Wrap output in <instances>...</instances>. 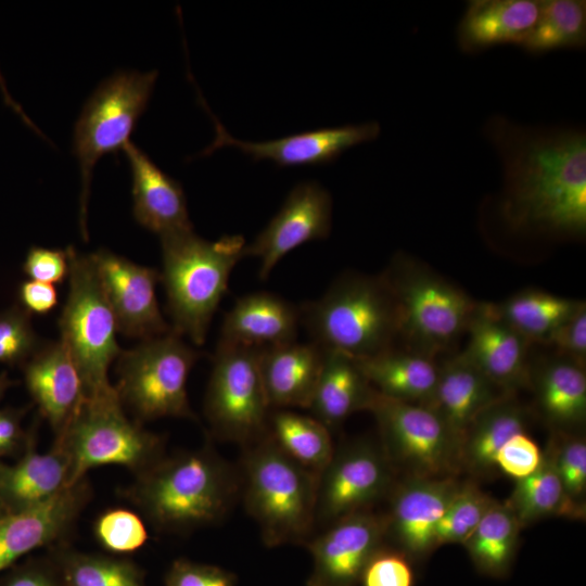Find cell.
<instances>
[{
  "label": "cell",
  "instance_id": "obj_1",
  "mask_svg": "<svg viewBox=\"0 0 586 586\" xmlns=\"http://www.w3.org/2000/svg\"><path fill=\"white\" fill-rule=\"evenodd\" d=\"M504 170L501 212L513 230L582 237L586 230V136L530 128L501 116L485 125Z\"/></svg>",
  "mask_w": 586,
  "mask_h": 586
},
{
  "label": "cell",
  "instance_id": "obj_2",
  "mask_svg": "<svg viewBox=\"0 0 586 586\" xmlns=\"http://www.w3.org/2000/svg\"><path fill=\"white\" fill-rule=\"evenodd\" d=\"M239 491L233 468L212 447L163 456L135 475L123 495L160 532L187 533L215 524Z\"/></svg>",
  "mask_w": 586,
  "mask_h": 586
},
{
  "label": "cell",
  "instance_id": "obj_3",
  "mask_svg": "<svg viewBox=\"0 0 586 586\" xmlns=\"http://www.w3.org/2000/svg\"><path fill=\"white\" fill-rule=\"evenodd\" d=\"M160 271L171 329L195 345L205 342L211 321L228 290L234 266L243 258V235H222L211 241L193 229L160 237Z\"/></svg>",
  "mask_w": 586,
  "mask_h": 586
},
{
  "label": "cell",
  "instance_id": "obj_4",
  "mask_svg": "<svg viewBox=\"0 0 586 586\" xmlns=\"http://www.w3.org/2000/svg\"><path fill=\"white\" fill-rule=\"evenodd\" d=\"M300 310L314 343L354 359L393 347L399 335L396 304L382 276H342Z\"/></svg>",
  "mask_w": 586,
  "mask_h": 586
},
{
  "label": "cell",
  "instance_id": "obj_5",
  "mask_svg": "<svg viewBox=\"0 0 586 586\" xmlns=\"http://www.w3.org/2000/svg\"><path fill=\"white\" fill-rule=\"evenodd\" d=\"M245 447L244 504L265 545L306 544L316 523L319 475L288 457L268 434Z\"/></svg>",
  "mask_w": 586,
  "mask_h": 586
},
{
  "label": "cell",
  "instance_id": "obj_6",
  "mask_svg": "<svg viewBox=\"0 0 586 586\" xmlns=\"http://www.w3.org/2000/svg\"><path fill=\"white\" fill-rule=\"evenodd\" d=\"M68 294L59 319L60 341L75 362L84 398L116 393L109 368L122 349L116 319L91 254L69 246Z\"/></svg>",
  "mask_w": 586,
  "mask_h": 586
},
{
  "label": "cell",
  "instance_id": "obj_7",
  "mask_svg": "<svg viewBox=\"0 0 586 586\" xmlns=\"http://www.w3.org/2000/svg\"><path fill=\"white\" fill-rule=\"evenodd\" d=\"M117 393L82 398L54 443L71 462L69 485L86 479L88 471L114 464L141 473L164 455L162 437L129 419Z\"/></svg>",
  "mask_w": 586,
  "mask_h": 586
},
{
  "label": "cell",
  "instance_id": "obj_8",
  "mask_svg": "<svg viewBox=\"0 0 586 586\" xmlns=\"http://www.w3.org/2000/svg\"><path fill=\"white\" fill-rule=\"evenodd\" d=\"M397 308L408 348L434 357L466 333L477 302L417 262L397 256L381 275Z\"/></svg>",
  "mask_w": 586,
  "mask_h": 586
},
{
  "label": "cell",
  "instance_id": "obj_9",
  "mask_svg": "<svg viewBox=\"0 0 586 586\" xmlns=\"http://www.w3.org/2000/svg\"><path fill=\"white\" fill-rule=\"evenodd\" d=\"M201 354L173 329L142 340L117 357L114 385L124 408L139 422L160 418L194 419L187 382Z\"/></svg>",
  "mask_w": 586,
  "mask_h": 586
},
{
  "label": "cell",
  "instance_id": "obj_10",
  "mask_svg": "<svg viewBox=\"0 0 586 586\" xmlns=\"http://www.w3.org/2000/svg\"><path fill=\"white\" fill-rule=\"evenodd\" d=\"M156 78V71H119L111 75L93 90L76 120L73 146L80 169L79 221L85 239L94 165L103 155L123 150L129 142L148 106Z\"/></svg>",
  "mask_w": 586,
  "mask_h": 586
},
{
  "label": "cell",
  "instance_id": "obj_11",
  "mask_svg": "<svg viewBox=\"0 0 586 586\" xmlns=\"http://www.w3.org/2000/svg\"><path fill=\"white\" fill-rule=\"evenodd\" d=\"M367 410L377 420L381 448L405 477H457L461 441L429 407L386 397L375 390Z\"/></svg>",
  "mask_w": 586,
  "mask_h": 586
},
{
  "label": "cell",
  "instance_id": "obj_12",
  "mask_svg": "<svg viewBox=\"0 0 586 586\" xmlns=\"http://www.w3.org/2000/svg\"><path fill=\"white\" fill-rule=\"evenodd\" d=\"M260 349L217 345L204 412L219 438L249 446L267 435L270 407L260 375Z\"/></svg>",
  "mask_w": 586,
  "mask_h": 586
},
{
  "label": "cell",
  "instance_id": "obj_13",
  "mask_svg": "<svg viewBox=\"0 0 586 586\" xmlns=\"http://www.w3.org/2000/svg\"><path fill=\"white\" fill-rule=\"evenodd\" d=\"M395 472L381 446L359 441L334 450L318 476L316 522H334L370 508L394 485Z\"/></svg>",
  "mask_w": 586,
  "mask_h": 586
},
{
  "label": "cell",
  "instance_id": "obj_14",
  "mask_svg": "<svg viewBox=\"0 0 586 586\" xmlns=\"http://www.w3.org/2000/svg\"><path fill=\"white\" fill-rule=\"evenodd\" d=\"M461 483L457 477H404L390 494V508L382 515L385 539L412 562L435 548V534Z\"/></svg>",
  "mask_w": 586,
  "mask_h": 586
},
{
  "label": "cell",
  "instance_id": "obj_15",
  "mask_svg": "<svg viewBox=\"0 0 586 586\" xmlns=\"http://www.w3.org/2000/svg\"><path fill=\"white\" fill-rule=\"evenodd\" d=\"M332 225V198L314 180L297 183L267 226L246 244L244 256L260 260L258 276L267 279L276 265L304 243L326 239Z\"/></svg>",
  "mask_w": 586,
  "mask_h": 586
},
{
  "label": "cell",
  "instance_id": "obj_16",
  "mask_svg": "<svg viewBox=\"0 0 586 586\" xmlns=\"http://www.w3.org/2000/svg\"><path fill=\"white\" fill-rule=\"evenodd\" d=\"M90 254L119 332L142 341L171 330L156 298L161 280L157 269L133 263L107 249Z\"/></svg>",
  "mask_w": 586,
  "mask_h": 586
},
{
  "label": "cell",
  "instance_id": "obj_17",
  "mask_svg": "<svg viewBox=\"0 0 586 586\" xmlns=\"http://www.w3.org/2000/svg\"><path fill=\"white\" fill-rule=\"evenodd\" d=\"M384 540L383 517L370 510L334 522L306 543L313 558L307 586H357Z\"/></svg>",
  "mask_w": 586,
  "mask_h": 586
},
{
  "label": "cell",
  "instance_id": "obj_18",
  "mask_svg": "<svg viewBox=\"0 0 586 586\" xmlns=\"http://www.w3.org/2000/svg\"><path fill=\"white\" fill-rule=\"evenodd\" d=\"M202 103L209 113L216 131L214 141L202 155L229 145L241 150L253 161L269 160L278 166L323 165L333 162L352 146L374 140L380 133V125L368 122L360 125L320 128L263 142L243 141L233 138L205 102Z\"/></svg>",
  "mask_w": 586,
  "mask_h": 586
},
{
  "label": "cell",
  "instance_id": "obj_19",
  "mask_svg": "<svg viewBox=\"0 0 586 586\" xmlns=\"http://www.w3.org/2000/svg\"><path fill=\"white\" fill-rule=\"evenodd\" d=\"M464 355L496 386L513 395L531 384V342L515 331L491 303H476L467 331Z\"/></svg>",
  "mask_w": 586,
  "mask_h": 586
},
{
  "label": "cell",
  "instance_id": "obj_20",
  "mask_svg": "<svg viewBox=\"0 0 586 586\" xmlns=\"http://www.w3.org/2000/svg\"><path fill=\"white\" fill-rule=\"evenodd\" d=\"M91 495L86 479L47 501L0 517V572L24 555L53 545L68 533Z\"/></svg>",
  "mask_w": 586,
  "mask_h": 586
},
{
  "label": "cell",
  "instance_id": "obj_21",
  "mask_svg": "<svg viewBox=\"0 0 586 586\" xmlns=\"http://www.w3.org/2000/svg\"><path fill=\"white\" fill-rule=\"evenodd\" d=\"M26 388L58 436L84 398L79 371L62 342H42L21 367Z\"/></svg>",
  "mask_w": 586,
  "mask_h": 586
},
{
  "label": "cell",
  "instance_id": "obj_22",
  "mask_svg": "<svg viewBox=\"0 0 586 586\" xmlns=\"http://www.w3.org/2000/svg\"><path fill=\"white\" fill-rule=\"evenodd\" d=\"M512 396L488 380L460 353L438 365L437 381L425 405L432 409L461 441L485 409Z\"/></svg>",
  "mask_w": 586,
  "mask_h": 586
},
{
  "label": "cell",
  "instance_id": "obj_23",
  "mask_svg": "<svg viewBox=\"0 0 586 586\" xmlns=\"http://www.w3.org/2000/svg\"><path fill=\"white\" fill-rule=\"evenodd\" d=\"M123 150L131 171L132 214L137 222L160 237L193 229L181 184L132 142Z\"/></svg>",
  "mask_w": 586,
  "mask_h": 586
},
{
  "label": "cell",
  "instance_id": "obj_24",
  "mask_svg": "<svg viewBox=\"0 0 586 586\" xmlns=\"http://www.w3.org/2000/svg\"><path fill=\"white\" fill-rule=\"evenodd\" d=\"M28 434L24 455L13 464L0 462V506L4 513L42 504L69 487L71 462L65 450L53 444L47 453L36 449Z\"/></svg>",
  "mask_w": 586,
  "mask_h": 586
},
{
  "label": "cell",
  "instance_id": "obj_25",
  "mask_svg": "<svg viewBox=\"0 0 586 586\" xmlns=\"http://www.w3.org/2000/svg\"><path fill=\"white\" fill-rule=\"evenodd\" d=\"M301 323L300 307L268 293L240 297L226 314L219 344L264 348L294 342Z\"/></svg>",
  "mask_w": 586,
  "mask_h": 586
},
{
  "label": "cell",
  "instance_id": "obj_26",
  "mask_svg": "<svg viewBox=\"0 0 586 586\" xmlns=\"http://www.w3.org/2000/svg\"><path fill=\"white\" fill-rule=\"evenodd\" d=\"M324 351L316 343L290 342L260 349L259 368L270 408L308 409Z\"/></svg>",
  "mask_w": 586,
  "mask_h": 586
},
{
  "label": "cell",
  "instance_id": "obj_27",
  "mask_svg": "<svg viewBox=\"0 0 586 586\" xmlns=\"http://www.w3.org/2000/svg\"><path fill=\"white\" fill-rule=\"evenodd\" d=\"M540 1L473 0L457 28L459 48L475 53L498 44L520 46L537 22Z\"/></svg>",
  "mask_w": 586,
  "mask_h": 586
},
{
  "label": "cell",
  "instance_id": "obj_28",
  "mask_svg": "<svg viewBox=\"0 0 586 586\" xmlns=\"http://www.w3.org/2000/svg\"><path fill=\"white\" fill-rule=\"evenodd\" d=\"M536 405L556 431L571 432L586 418L585 368L557 356L531 368Z\"/></svg>",
  "mask_w": 586,
  "mask_h": 586
},
{
  "label": "cell",
  "instance_id": "obj_29",
  "mask_svg": "<svg viewBox=\"0 0 586 586\" xmlns=\"http://www.w3.org/2000/svg\"><path fill=\"white\" fill-rule=\"evenodd\" d=\"M323 351L321 371L308 409L330 430L341 425L352 413L367 410L374 388L354 358Z\"/></svg>",
  "mask_w": 586,
  "mask_h": 586
},
{
  "label": "cell",
  "instance_id": "obj_30",
  "mask_svg": "<svg viewBox=\"0 0 586 586\" xmlns=\"http://www.w3.org/2000/svg\"><path fill=\"white\" fill-rule=\"evenodd\" d=\"M355 360L377 392L396 400L425 405L437 381L438 364L434 357L409 348L391 347Z\"/></svg>",
  "mask_w": 586,
  "mask_h": 586
},
{
  "label": "cell",
  "instance_id": "obj_31",
  "mask_svg": "<svg viewBox=\"0 0 586 586\" xmlns=\"http://www.w3.org/2000/svg\"><path fill=\"white\" fill-rule=\"evenodd\" d=\"M526 410L512 396L485 409L470 425L461 446L462 469L485 475L496 469V455L513 435L525 432Z\"/></svg>",
  "mask_w": 586,
  "mask_h": 586
},
{
  "label": "cell",
  "instance_id": "obj_32",
  "mask_svg": "<svg viewBox=\"0 0 586 586\" xmlns=\"http://www.w3.org/2000/svg\"><path fill=\"white\" fill-rule=\"evenodd\" d=\"M521 528L507 502L494 500L462 545L480 573L502 578L512 566Z\"/></svg>",
  "mask_w": 586,
  "mask_h": 586
},
{
  "label": "cell",
  "instance_id": "obj_33",
  "mask_svg": "<svg viewBox=\"0 0 586 586\" xmlns=\"http://www.w3.org/2000/svg\"><path fill=\"white\" fill-rule=\"evenodd\" d=\"M267 434L288 457L317 475L334 454L330 430L326 425L314 417L289 409L269 413Z\"/></svg>",
  "mask_w": 586,
  "mask_h": 586
},
{
  "label": "cell",
  "instance_id": "obj_34",
  "mask_svg": "<svg viewBox=\"0 0 586 586\" xmlns=\"http://www.w3.org/2000/svg\"><path fill=\"white\" fill-rule=\"evenodd\" d=\"M579 303L544 291L525 290L496 306L500 316L527 341L546 344Z\"/></svg>",
  "mask_w": 586,
  "mask_h": 586
},
{
  "label": "cell",
  "instance_id": "obj_35",
  "mask_svg": "<svg viewBox=\"0 0 586 586\" xmlns=\"http://www.w3.org/2000/svg\"><path fill=\"white\" fill-rule=\"evenodd\" d=\"M506 502L521 527L549 517L576 520L547 450L543 453L542 463L535 472L515 481Z\"/></svg>",
  "mask_w": 586,
  "mask_h": 586
},
{
  "label": "cell",
  "instance_id": "obj_36",
  "mask_svg": "<svg viewBox=\"0 0 586 586\" xmlns=\"http://www.w3.org/2000/svg\"><path fill=\"white\" fill-rule=\"evenodd\" d=\"M585 44L586 2L543 0L537 22L519 47L531 54H544L559 49H583Z\"/></svg>",
  "mask_w": 586,
  "mask_h": 586
},
{
  "label": "cell",
  "instance_id": "obj_37",
  "mask_svg": "<svg viewBox=\"0 0 586 586\" xmlns=\"http://www.w3.org/2000/svg\"><path fill=\"white\" fill-rule=\"evenodd\" d=\"M64 586H146L130 560L62 548L53 556Z\"/></svg>",
  "mask_w": 586,
  "mask_h": 586
},
{
  "label": "cell",
  "instance_id": "obj_38",
  "mask_svg": "<svg viewBox=\"0 0 586 586\" xmlns=\"http://www.w3.org/2000/svg\"><path fill=\"white\" fill-rule=\"evenodd\" d=\"M576 520L586 511V442L572 432L556 431L546 449Z\"/></svg>",
  "mask_w": 586,
  "mask_h": 586
},
{
  "label": "cell",
  "instance_id": "obj_39",
  "mask_svg": "<svg viewBox=\"0 0 586 586\" xmlns=\"http://www.w3.org/2000/svg\"><path fill=\"white\" fill-rule=\"evenodd\" d=\"M494 501L475 484L461 483L445 513L438 522L436 546L463 544L473 533Z\"/></svg>",
  "mask_w": 586,
  "mask_h": 586
},
{
  "label": "cell",
  "instance_id": "obj_40",
  "mask_svg": "<svg viewBox=\"0 0 586 586\" xmlns=\"http://www.w3.org/2000/svg\"><path fill=\"white\" fill-rule=\"evenodd\" d=\"M93 533L101 547L112 553L136 551L149 537L141 517L125 508L102 512L94 522Z\"/></svg>",
  "mask_w": 586,
  "mask_h": 586
},
{
  "label": "cell",
  "instance_id": "obj_41",
  "mask_svg": "<svg viewBox=\"0 0 586 586\" xmlns=\"http://www.w3.org/2000/svg\"><path fill=\"white\" fill-rule=\"evenodd\" d=\"M41 344L31 315L18 303L0 310V364L22 367Z\"/></svg>",
  "mask_w": 586,
  "mask_h": 586
},
{
  "label": "cell",
  "instance_id": "obj_42",
  "mask_svg": "<svg viewBox=\"0 0 586 586\" xmlns=\"http://www.w3.org/2000/svg\"><path fill=\"white\" fill-rule=\"evenodd\" d=\"M361 586H415L412 561L398 549L381 546L366 564Z\"/></svg>",
  "mask_w": 586,
  "mask_h": 586
},
{
  "label": "cell",
  "instance_id": "obj_43",
  "mask_svg": "<svg viewBox=\"0 0 586 586\" xmlns=\"http://www.w3.org/2000/svg\"><path fill=\"white\" fill-rule=\"evenodd\" d=\"M543 460L537 443L525 432L510 437L496 455V468L515 481L531 475Z\"/></svg>",
  "mask_w": 586,
  "mask_h": 586
},
{
  "label": "cell",
  "instance_id": "obj_44",
  "mask_svg": "<svg viewBox=\"0 0 586 586\" xmlns=\"http://www.w3.org/2000/svg\"><path fill=\"white\" fill-rule=\"evenodd\" d=\"M551 345L557 356L572 360L585 368L586 365V304L576 309L557 328L546 343Z\"/></svg>",
  "mask_w": 586,
  "mask_h": 586
},
{
  "label": "cell",
  "instance_id": "obj_45",
  "mask_svg": "<svg viewBox=\"0 0 586 586\" xmlns=\"http://www.w3.org/2000/svg\"><path fill=\"white\" fill-rule=\"evenodd\" d=\"M22 269L29 280L60 284L68 278L69 246L65 250L30 246Z\"/></svg>",
  "mask_w": 586,
  "mask_h": 586
},
{
  "label": "cell",
  "instance_id": "obj_46",
  "mask_svg": "<svg viewBox=\"0 0 586 586\" xmlns=\"http://www.w3.org/2000/svg\"><path fill=\"white\" fill-rule=\"evenodd\" d=\"M235 582L233 573L219 566L180 558L171 563L164 586H235Z\"/></svg>",
  "mask_w": 586,
  "mask_h": 586
},
{
  "label": "cell",
  "instance_id": "obj_47",
  "mask_svg": "<svg viewBox=\"0 0 586 586\" xmlns=\"http://www.w3.org/2000/svg\"><path fill=\"white\" fill-rule=\"evenodd\" d=\"M0 586H64L52 559H39L17 566L0 579Z\"/></svg>",
  "mask_w": 586,
  "mask_h": 586
},
{
  "label": "cell",
  "instance_id": "obj_48",
  "mask_svg": "<svg viewBox=\"0 0 586 586\" xmlns=\"http://www.w3.org/2000/svg\"><path fill=\"white\" fill-rule=\"evenodd\" d=\"M17 297V303L30 315H46L59 302L58 290L53 284L29 279L20 284Z\"/></svg>",
  "mask_w": 586,
  "mask_h": 586
},
{
  "label": "cell",
  "instance_id": "obj_49",
  "mask_svg": "<svg viewBox=\"0 0 586 586\" xmlns=\"http://www.w3.org/2000/svg\"><path fill=\"white\" fill-rule=\"evenodd\" d=\"M13 384L7 372L0 373V402L3 398L7 390Z\"/></svg>",
  "mask_w": 586,
  "mask_h": 586
},
{
  "label": "cell",
  "instance_id": "obj_50",
  "mask_svg": "<svg viewBox=\"0 0 586 586\" xmlns=\"http://www.w3.org/2000/svg\"><path fill=\"white\" fill-rule=\"evenodd\" d=\"M2 514H4V511H3L2 507L0 506V517H1Z\"/></svg>",
  "mask_w": 586,
  "mask_h": 586
}]
</instances>
